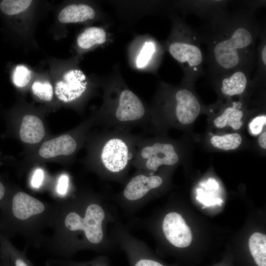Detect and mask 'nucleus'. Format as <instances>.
I'll return each mask as SVG.
<instances>
[{
  "instance_id": "33",
  "label": "nucleus",
  "mask_w": 266,
  "mask_h": 266,
  "mask_svg": "<svg viewBox=\"0 0 266 266\" xmlns=\"http://www.w3.org/2000/svg\"><path fill=\"white\" fill-rule=\"evenodd\" d=\"M8 194L9 192L7 190L6 185L3 182L2 179L0 178V205L3 202Z\"/></svg>"
},
{
  "instance_id": "29",
  "label": "nucleus",
  "mask_w": 266,
  "mask_h": 266,
  "mask_svg": "<svg viewBox=\"0 0 266 266\" xmlns=\"http://www.w3.org/2000/svg\"><path fill=\"white\" fill-rule=\"evenodd\" d=\"M197 191L198 196L197 199L204 205L210 206L215 204H220L222 202V200L219 199H214L211 196L206 195L201 189H199Z\"/></svg>"
},
{
  "instance_id": "3",
  "label": "nucleus",
  "mask_w": 266,
  "mask_h": 266,
  "mask_svg": "<svg viewBox=\"0 0 266 266\" xmlns=\"http://www.w3.org/2000/svg\"><path fill=\"white\" fill-rule=\"evenodd\" d=\"M173 26L167 50L183 69V82L193 84L205 74L201 42L197 30L183 20H175Z\"/></svg>"
},
{
  "instance_id": "22",
  "label": "nucleus",
  "mask_w": 266,
  "mask_h": 266,
  "mask_svg": "<svg viewBox=\"0 0 266 266\" xmlns=\"http://www.w3.org/2000/svg\"><path fill=\"white\" fill-rule=\"evenodd\" d=\"M241 135L236 133L222 136L214 135L210 139V142L213 146L227 151L237 148L241 144Z\"/></svg>"
},
{
  "instance_id": "17",
  "label": "nucleus",
  "mask_w": 266,
  "mask_h": 266,
  "mask_svg": "<svg viewBox=\"0 0 266 266\" xmlns=\"http://www.w3.org/2000/svg\"><path fill=\"white\" fill-rule=\"evenodd\" d=\"M242 106L241 102L234 101L231 106L224 108L222 114L214 120L215 127L222 129L229 126L234 130L240 129L243 125L241 119L244 115V112L241 109Z\"/></svg>"
},
{
  "instance_id": "5",
  "label": "nucleus",
  "mask_w": 266,
  "mask_h": 266,
  "mask_svg": "<svg viewBox=\"0 0 266 266\" xmlns=\"http://www.w3.org/2000/svg\"><path fill=\"white\" fill-rule=\"evenodd\" d=\"M227 0H188L179 2V7L184 14H192L210 22L229 11Z\"/></svg>"
},
{
  "instance_id": "27",
  "label": "nucleus",
  "mask_w": 266,
  "mask_h": 266,
  "mask_svg": "<svg viewBox=\"0 0 266 266\" xmlns=\"http://www.w3.org/2000/svg\"><path fill=\"white\" fill-rule=\"evenodd\" d=\"M46 266H105L98 263L78 264L62 258L52 259L46 262Z\"/></svg>"
},
{
  "instance_id": "28",
  "label": "nucleus",
  "mask_w": 266,
  "mask_h": 266,
  "mask_svg": "<svg viewBox=\"0 0 266 266\" xmlns=\"http://www.w3.org/2000/svg\"><path fill=\"white\" fill-rule=\"evenodd\" d=\"M266 115L259 116L255 118L249 125V129L251 132L254 134L260 133L264 125H266Z\"/></svg>"
},
{
  "instance_id": "6",
  "label": "nucleus",
  "mask_w": 266,
  "mask_h": 266,
  "mask_svg": "<svg viewBox=\"0 0 266 266\" xmlns=\"http://www.w3.org/2000/svg\"><path fill=\"white\" fill-rule=\"evenodd\" d=\"M253 70L239 68L221 74L211 78L219 86L221 93L229 97L243 94L252 80Z\"/></svg>"
},
{
  "instance_id": "10",
  "label": "nucleus",
  "mask_w": 266,
  "mask_h": 266,
  "mask_svg": "<svg viewBox=\"0 0 266 266\" xmlns=\"http://www.w3.org/2000/svg\"><path fill=\"white\" fill-rule=\"evenodd\" d=\"M86 84V77L82 71L77 69L70 70L56 83L55 92L60 100L68 102L82 94Z\"/></svg>"
},
{
  "instance_id": "1",
  "label": "nucleus",
  "mask_w": 266,
  "mask_h": 266,
  "mask_svg": "<svg viewBox=\"0 0 266 266\" xmlns=\"http://www.w3.org/2000/svg\"><path fill=\"white\" fill-rule=\"evenodd\" d=\"M246 7L228 12L197 31L205 44L207 74L212 77L236 69L253 70L262 29Z\"/></svg>"
},
{
  "instance_id": "25",
  "label": "nucleus",
  "mask_w": 266,
  "mask_h": 266,
  "mask_svg": "<svg viewBox=\"0 0 266 266\" xmlns=\"http://www.w3.org/2000/svg\"><path fill=\"white\" fill-rule=\"evenodd\" d=\"M31 78V71L24 65L17 66L13 73V82L18 87H24L29 82Z\"/></svg>"
},
{
  "instance_id": "35",
  "label": "nucleus",
  "mask_w": 266,
  "mask_h": 266,
  "mask_svg": "<svg viewBox=\"0 0 266 266\" xmlns=\"http://www.w3.org/2000/svg\"><path fill=\"white\" fill-rule=\"evenodd\" d=\"M258 142L259 145L263 148H266V133H262L259 137Z\"/></svg>"
},
{
  "instance_id": "15",
  "label": "nucleus",
  "mask_w": 266,
  "mask_h": 266,
  "mask_svg": "<svg viewBox=\"0 0 266 266\" xmlns=\"http://www.w3.org/2000/svg\"><path fill=\"white\" fill-rule=\"evenodd\" d=\"M45 133L43 124L38 117L32 115L23 117L19 131L22 141L29 144L37 143L43 138Z\"/></svg>"
},
{
  "instance_id": "34",
  "label": "nucleus",
  "mask_w": 266,
  "mask_h": 266,
  "mask_svg": "<svg viewBox=\"0 0 266 266\" xmlns=\"http://www.w3.org/2000/svg\"><path fill=\"white\" fill-rule=\"evenodd\" d=\"M0 261L1 266H14L5 253L0 249Z\"/></svg>"
},
{
  "instance_id": "19",
  "label": "nucleus",
  "mask_w": 266,
  "mask_h": 266,
  "mask_svg": "<svg viewBox=\"0 0 266 266\" xmlns=\"http://www.w3.org/2000/svg\"><path fill=\"white\" fill-rule=\"evenodd\" d=\"M106 40V32L102 28L91 27L85 29L78 36L77 43L80 48L87 49L95 45L103 44Z\"/></svg>"
},
{
  "instance_id": "31",
  "label": "nucleus",
  "mask_w": 266,
  "mask_h": 266,
  "mask_svg": "<svg viewBox=\"0 0 266 266\" xmlns=\"http://www.w3.org/2000/svg\"><path fill=\"white\" fill-rule=\"evenodd\" d=\"M44 178V172L41 168L36 169L33 175L31 185L34 188H38L41 185Z\"/></svg>"
},
{
  "instance_id": "36",
  "label": "nucleus",
  "mask_w": 266,
  "mask_h": 266,
  "mask_svg": "<svg viewBox=\"0 0 266 266\" xmlns=\"http://www.w3.org/2000/svg\"><path fill=\"white\" fill-rule=\"evenodd\" d=\"M0 266H1V263H0Z\"/></svg>"
},
{
  "instance_id": "8",
  "label": "nucleus",
  "mask_w": 266,
  "mask_h": 266,
  "mask_svg": "<svg viewBox=\"0 0 266 266\" xmlns=\"http://www.w3.org/2000/svg\"><path fill=\"white\" fill-rule=\"evenodd\" d=\"M175 112L177 119L182 124L194 122L201 111V104L190 88L178 89L174 94Z\"/></svg>"
},
{
  "instance_id": "32",
  "label": "nucleus",
  "mask_w": 266,
  "mask_h": 266,
  "mask_svg": "<svg viewBox=\"0 0 266 266\" xmlns=\"http://www.w3.org/2000/svg\"><path fill=\"white\" fill-rule=\"evenodd\" d=\"M133 266H164L159 262L150 259L141 258L134 264Z\"/></svg>"
},
{
  "instance_id": "18",
  "label": "nucleus",
  "mask_w": 266,
  "mask_h": 266,
  "mask_svg": "<svg viewBox=\"0 0 266 266\" xmlns=\"http://www.w3.org/2000/svg\"><path fill=\"white\" fill-rule=\"evenodd\" d=\"M259 39L256 51V70L252 83L264 82L266 77V36L264 29L262 30Z\"/></svg>"
},
{
  "instance_id": "2",
  "label": "nucleus",
  "mask_w": 266,
  "mask_h": 266,
  "mask_svg": "<svg viewBox=\"0 0 266 266\" xmlns=\"http://www.w3.org/2000/svg\"><path fill=\"white\" fill-rule=\"evenodd\" d=\"M53 204L24 192L9 193L0 205V233L9 239L20 234L29 241L39 243L42 231L50 227L59 209L60 203Z\"/></svg>"
},
{
  "instance_id": "30",
  "label": "nucleus",
  "mask_w": 266,
  "mask_h": 266,
  "mask_svg": "<svg viewBox=\"0 0 266 266\" xmlns=\"http://www.w3.org/2000/svg\"><path fill=\"white\" fill-rule=\"evenodd\" d=\"M68 177L66 174L62 175L58 179L57 186V192L61 196L65 195L67 190Z\"/></svg>"
},
{
  "instance_id": "21",
  "label": "nucleus",
  "mask_w": 266,
  "mask_h": 266,
  "mask_svg": "<svg viewBox=\"0 0 266 266\" xmlns=\"http://www.w3.org/2000/svg\"><path fill=\"white\" fill-rule=\"evenodd\" d=\"M251 254L258 266H266V235L255 233L249 240Z\"/></svg>"
},
{
  "instance_id": "20",
  "label": "nucleus",
  "mask_w": 266,
  "mask_h": 266,
  "mask_svg": "<svg viewBox=\"0 0 266 266\" xmlns=\"http://www.w3.org/2000/svg\"><path fill=\"white\" fill-rule=\"evenodd\" d=\"M0 249L9 258L14 266H33L28 259L26 250L17 249L10 240L0 233Z\"/></svg>"
},
{
  "instance_id": "12",
  "label": "nucleus",
  "mask_w": 266,
  "mask_h": 266,
  "mask_svg": "<svg viewBox=\"0 0 266 266\" xmlns=\"http://www.w3.org/2000/svg\"><path fill=\"white\" fill-rule=\"evenodd\" d=\"M144 106L138 97L129 90H124L120 94L116 117L120 121L138 120L144 115Z\"/></svg>"
},
{
  "instance_id": "4",
  "label": "nucleus",
  "mask_w": 266,
  "mask_h": 266,
  "mask_svg": "<svg viewBox=\"0 0 266 266\" xmlns=\"http://www.w3.org/2000/svg\"><path fill=\"white\" fill-rule=\"evenodd\" d=\"M104 216L103 209L97 204H89L82 216L74 211H67L60 203L58 212L50 226L53 234L46 240L47 248L78 231L83 232L89 242L99 243L103 237L102 222Z\"/></svg>"
},
{
  "instance_id": "9",
  "label": "nucleus",
  "mask_w": 266,
  "mask_h": 266,
  "mask_svg": "<svg viewBox=\"0 0 266 266\" xmlns=\"http://www.w3.org/2000/svg\"><path fill=\"white\" fill-rule=\"evenodd\" d=\"M101 158L103 165L108 170L114 172L120 171L128 164V148L122 139L112 138L103 147Z\"/></svg>"
},
{
  "instance_id": "13",
  "label": "nucleus",
  "mask_w": 266,
  "mask_h": 266,
  "mask_svg": "<svg viewBox=\"0 0 266 266\" xmlns=\"http://www.w3.org/2000/svg\"><path fill=\"white\" fill-rule=\"evenodd\" d=\"M163 182L157 175L147 177L139 175L133 177L126 186L124 196L128 200H135L144 196L150 190L160 186Z\"/></svg>"
},
{
  "instance_id": "23",
  "label": "nucleus",
  "mask_w": 266,
  "mask_h": 266,
  "mask_svg": "<svg viewBox=\"0 0 266 266\" xmlns=\"http://www.w3.org/2000/svg\"><path fill=\"white\" fill-rule=\"evenodd\" d=\"M32 2L30 0H3L0 2V10L5 15L12 16L26 10Z\"/></svg>"
},
{
  "instance_id": "14",
  "label": "nucleus",
  "mask_w": 266,
  "mask_h": 266,
  "mask_svg": "<svg viewBox=\"0 0 266 266\" xmlns=\"http://www.w3.org/2000/svg\"><path fill=\"white\" fill-rule=\"evenodd\" d=\"M75 140L68 134H64L45 142L39 149V154L48 159L60 155H69L75 150Z\"/></svg>"
},
{
  "instance_id": "24",
  "label": "nucleus",
  "mask_w": 266,
  "mask_h": 266,
  "mask_svg": "<svg viewBox=\"0 0 266 266\" xmlns=\"http://www.w3.org/2000/svg\"><path fill=\"white\" fill-rule=\"evenodd\" d=\"M33 93L44 101H50L53 99V89L52 85L47 81H35L32 86Z\"/></svg>"
},
{
  "instance_id": "16",
  "label": "nucleus",
  "mask_w": 266,
  "mask_h": 266,
  "mask_svg": "<svg viewBox=\"0 0 266 266\" xmlns=\"http://www.w3.org/2000/svg\"><path fill=\"white\" fill-rule=\"evenodd\" d=\"M95 15V11L91 6L85 4H73L61 10L58 20L62 23L83 22L93 19Z\"/></svg>"
},
{
  "instance_id": "7",
  "label": "nucleus",
  "mask_w": 266,
  "mask_h": 266,
  "mask_svg": "<svg viewBox=\"0 0 266 266\" xmlns=\"http://www.w3.org/2000/svg\"><path fill=\"white\" fill-rule=\"evenodd\" d=\"M163 230L167 239L179 248L189 246L192 240V233L182 216L176 212L168 213L163 223Z\"/></svg>"
},
{
  "instance_id": "26",
  "label": "nucleus",
  "mask_w": 266,
  "mask_h": 266,
  "mask_svg": "<svg viewBox=\"0 0 266 266\" xmlns=\"http://www.w3.org/2000/svg\"><path fill=\"white\" fill-rule=\"evenodd\" d=\"M155 52V47L153 42L144 43L136 60V66L138 68L146 66Z\"/></svg>"
},
{
  "instance_id": "11",
  "label": "nucleus",
  "mask_w": 266,
  "mask_h": 266,
  "mask_svg": "<svg viewBox=\"0 0 266 266\" xmlns=\"http://www.w3.org/2000/svg\"><path fill=\"white\" fill-rule=\"evenodd\" d=\"M142 157L147 159V168L156 170L163 165H173L179 160L173 146L169 143H156L144 147L141 152Z\"/></svg>"
}]
</instances>
